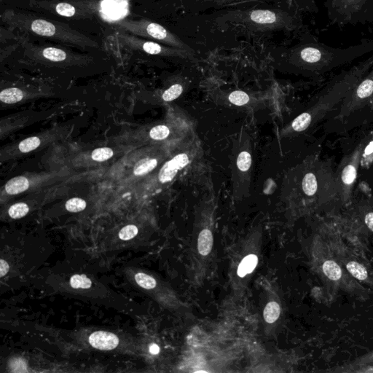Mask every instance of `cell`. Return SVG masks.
I'll use <instances>...</instances> for the list:
<instances>
[{
  "instance_id": "1",
  "label": "cell",
  "mask_w": 373,
  "mask_h": 373,
  "mask_svg": "<svg viewBox=\"0 0 373 373\" xmlns=\"http://www.w3.org/2000/svg\"><path fill=\"white\" fill-rule=\"evenodd\" d=\"M373 66L372 56L358 66L335 78L309 108L280 130V137H291L303 133L318 123L335 106L343 101Z\"/></svg>"
},
{
  "instance_id": "2",
  "label": "cell",
  "mask_w": 373,
  "mask_h": 373,
  "mask_svg": "<svg viewBox=\"0 0 373 373\" xmlns=\"http://www.w3.org/2000/svg\"><path fill=\"white\" fill-rule=\"evenodd\" d=\"M373 50V41L348 49H335L313 42L293 49L290 55V62L302 72L319 75L349 63Z\"/></svg>"
},
{
  "instance_id": "3",
  "label": "cell",
  "mask_w": 373,
  "mask_h": 373,
  "mask_svg": "<svg viewBox=\"0 0 373 373\" xmlns=\"http://www.w3.org/2000/svg\"><path fill=\"white\" fill-rule=\"evenodd\" d=\"M2 21L12 30L37 37L52 39L65 44L82 49H98L95 40L74 30L69 25L50 21L30 14L6 10L2 14Z\"/></svg>"
},
{
  "instance_id": "4",
  "label": "cell",
  "mask_w": 373,
  "mask_h": 373,
  "mask_svg": "<svg viewBox=\"0 0 373 373\" xmlns=\"http://www.w3.org/2000/svg\"><path fill=\"white\" fill-rule=\"evenodd\" d=\"M203 157L202 144L195 130L174 145L152 180L154 188H161L194 172L193 170L201 165Z\"/></svg>"
},
{
  "instance_id": "5",
  "label": "cell",
  "mask_w": 373,
  "mask_h": 373,
  "mask_svg": "<svg viewBox=\"0 0 373 373\" xmlns=\"http://www.w3.org/2000/svg\"><path fill=\"white\" fill-rule=\"evenodd\" d=\"M253 164L252 137L249 132L242 128L235 137L230 155L232 193L235 198H244L249 195Z\"/></svg>"
},
{
  "instance_id": "6",
  "label": "cell",
  "mask_w": 373,
  "mask_h": 373,
  "mask_svg": "<svg viewBox=\"0 0 373 373\" xmlns=\"http://www.w3.org/2000/svg\"><path fill=\"white\" fill-rule=\"evenodd\" d=\"M322 175L313 160H307L286 174L281 193L289 202L313 199L323 193Z\"/></svg>"
},
{
  "instance_id": "7",
  "label": "cell",
  "mask_w": 373,
  "mask_h": 373,
  "mask_svg": "<svg viewBox=\"0 0 373 373\" xmlns=\"http://www.w3.org/2000/svg\"><path fill=\"white\" fill-rule=\"evenodd\" d=\"M225 21L242 26L254 32L292 30L296 27L292 16L279 10H251L230 11L222 17Z\"/></svg>"
},
{
  "instance_id": "8",
  "label": "cell",
  "mask_w": 373,
  "mask_h": 373,
  "mask_svg": "<svg viewBox=\"0 0 373 373\" xmlns=\"http://www.w3.org/2000/svg\"><path fill=\"white\" fill-rule=\"evenodd\" d=\"M21 46L24 56L28 60L42 65L66 67L84 66L93 62L91 56L78 54L54 46H37L27 40H22Z\"/></svg>"
},
{
  "instance_id": "9",
  "label": "cell",
  "mask_w": 373,
  "mask_h": 373,
  "mask_svg": "<svg viewBox=\"0 0 373 373\" xmlns=\"http://www.w3.org/2000/svg\"><path fill=\"white\" fill-rule=\"evenodd\" d=\"M115 28L139 37L149 39L170 47L194 53V50L185 44L178 36L158 23L146 19H120L113 24Z\"/></svg>"
},
{
  "instance_id": "10",
  "label": "cell",
  "mask_w": 373,
  "mask_h": 373,
  "mask_svg": "<svg viewBox=\"0 0 373 373\" xmlns=\"http://www.w3.org/2000/svg\"><path fill=\"white\" fill-rule=\"evenodd\" d=\"M325 7L339 24H373V0H325Z\"/></svg>"
},
{
  "instance_id": "11",
  "label": "cell",
  "mask_w": 373,
  "mask_h": 373,
  "mask_svg": "<svg viewBox=\"0 0 373 373\" xmlns=\"http://www.w3.org/2000/svg\"><path fill=\"white\" fill-rule=\"evenodd\" d=\"M209 97L218 105L243 111H257L265 107L266 96L241 90L224 91L217 88L208 89Z\"/></svg>"
},
{
  "instance_id": "12",
  "label": "cell",
  "mask_w": 373,
  "mask_h": 373,
  "mask_svg": "<svg viewBox=\"0 0 373 373\" xmlns=\"http://www.w3.org/2000/svg\"><path fill=\"white\" fill-rule=\"evenodd\" d=\"M114 37L120 46L130 50L143 52L152 56L179 58L182 59H194L195 58L194 53L170 47L152 40H144L121 30L116 32Z\"/></svg>"
},
{
  "instance_id": "13",
  "label": "cell",
  "mask_w": 373,
  "mask_h": 373,
  "mask_svg": "<svg viewBox=\"0 0 373 373\" xmlns=\"http://www.w3.org/2000/svg\"><path fill=\"white\" fill-rule=\"evenodd\" d=\"M365 146V142H361L351 155L345 157L334 176L337 193L342 201H348L351 197Z\"/></svg>"
},
{
  "instance_id": "14",
  "label": "cell",
  "mask_w": 373,
  "mask_h": 373,
  "mask_svg": "<svg viewBox=\"0 0 373 373\" xmlns=\"http://www.w3.org/2000/svg\"><path fill=\"white\" fill-rule=\"evenodd\" d=\"M66 131V129H65V127L57 128V129H51L44 133H39L35 136L27 138L16 145H11L2 149L1 152V161L3 162L11 158H16L19 155L44 147L49 144L59 140L62 136H65Z\"/></svg>"
},
{
  "instance_id": "15",
  "label": "cell",
  "mask_w": 373,
  "mask_h": 373,
  "mask_svg": "<svg viewBox=\"0 0 373 373\" xmlns=\"http://www.w3.org/2000/svg\"><path fill=\"white\" fill-rule=\"evenodd\" d=\"M32 8L46 11L59 16L72 19H86L95 16L97 8L82 2H55V1H30Z\"/></svg>"
},
{
  "instance_id": "16",
  "label": "cell",
  "mask_w": 373,
  "mask_h": 373,
  "mask_svg": "<svg viewBox=\"0 0 373 373\" xmlns=\"http://www.w3.org/2000/svg\"><path fill=\"white\" fill-rule=\"evenodd\" d=\"M373 95V69L356 85L341 106L340 117H346L367 104Z\"/></svg>"
},
{
  "instance_id": "17",
  "label": "cell",
  "mask_w": 373,
  "mask_h": 373,
  "mask_svg": "<svg viewBox=\"0 0 373 373\" xmlns=\"http://www.w3.org/2000/svg\"><path fill=\"white\" fill-rule=\"evenodd\" d=\"M190 85L191 81L185 77H173L164 88L154 94V100L158 104H169L182 97Z\"/></svg>"
},
{
  "instance_id": "18",
  "label": "cell",
  "mask_w": 373,
  "mask_h": 373,
  "mask_svg": "<svg viewBox=\"0 0 373 373\" xmlns=\"http://www.w3.org/2000/svg\"><path fill=\"white\" fill-rule=\"evenodd\" d=\"M89 343L97 349L109 351L117 348L119 344V338L112 332L105 331H97L90 335Z\"/></svg>"
},
{
  "instance_id": "19",
  "label": "cell",
  "mask_w": 373,
  "mask_h": 373,
  "mask_svg": "<svg viewBox=\"0 0 373 373\" xmlns=\"http://www.w3.org/2000/svg\"><path fill=\"white\" fill-rule=\"evenodd\" d=\"M32 180L26 176H18L8 181L2 188V193L8 195H16L28 191L32 185Z\"/></svg>"
},
{
  "instance_id": "20",
  "label": "cell",
  "mask_w": 373,
  "mask_h": 373,
  "mask_svg": "<svg viewBox=\"0 0 373 373\" xmlns=\"http://www.w3.org/2000/svg\"><path fill=\"white\" fill-rule=\"evenodd\" d=\"M29 98V95L24 90L18 88H10L2 90L0 94V99L5 104H16Z\"/></svg>"
},
{
  "instance_id": "21",
  "label": "cell",
  "mask_w": 373,
  "mask_h": 373,
  "mask_svg": "<svg viewBox=\"0 0 373 373\" xmlns=\"http://www.w3.org/2000/svg\"><path fill=\"white\" fill-rule=\"evenodd\" d=\"M214 239L212 233L209 229H204L200 233L198 240V252L203 256H207L212 249Z\"/></svg>"
},
{
  "instance_id": "22",
  "label": "cell",
  "mask_w": 373,
  "mask_h": 373,
  "mask_svg": "<svg viewBox=\"0 0 373 373\" xmlns=\"http://www.w3.org/2000/svg\"><path fill=\"white\" fill-rule=\"evenodd\" d=\"M322 271L324 274L332 281H338L342 278V269L335 261L329 259L324 262Z\"/></svg>"
},
{
  "instance_id": "23",
  "label": "cell",
  "mask_w": 373,
  "mask_h": 373,
  "mask_svg": "<svg viewBox=\"0 0 373 373\" xmlns=\"http://www.w3.org/2000/svg\"><path fill=\"white\" fill-rule=\"evenodd\" d=\"M258 262V258L256 255H249L245 257L238 268V275L240 277H243L246 274H250L256 268Z\"/></svg>"
},
{
  "instance_id": "24",
  "label": "cell",
  "mask_w": 373,
  "mask_h": 373,
  "mask_svg": "<svg viewBox=\"0 0 373 373\" xmlns=\"http://www.w3.org/2000/svg\"><path fill=\"white\" fill-rule=\"evenodd\" d=\"M345 268L348 272L358 280L365 281L368 278V273L366 268L355 261H348L345 264Z\"/></svg>"
},
{
  "instance_id": "25",
  "label": "cell",
  "mask_w": 373,
  "mask_h": 373,
  "mask_svg": "<svg viewBox=\"0 0 373 373\" xmlns=\"http://www.w3.org/2000/svg\"><path fill=\"white\" fill-rule=\"evenodd\" d=\"M281 308L279 305L276 302H270L264 309V319L268 323H274L279 318Z\"/></svg>"
},
{
  "instance_id": "26",
  "label": "cell",
  "mask_w": 373,
  "mask_h": 373,
  "mask_svg": "<svg viewBox=\"0 0 373 373\" xmlns=\"http://www.w3.org/2000/svg\"><path fill=\"white\" fill-rule=\"evenodd\" d=\"M114 152L110 147L97 148L91 152V158L95 162H104L111 159L114 156Z\"/></svg>"
},
{
  "instance_id": "27",
  "label": "cell",
  "mask_w": 373,
  "mask_h": 373,
  "mask_svg": "<svg viewBox=\"0 0 373 373\" xmlns=\"http://www.w3.org/2000/svg\"><path fill=\"white\" fill-rule=\"evenodd\" d=\"M30 211V207L26 203L20 202L14 204L10 207L8 214L14 220L25 217Z\"/></svg>"
},
{
  "instance_id": "28",
  "label": "cell",
  "mask_w": 373,
  "mask_h": 373,
  "mask_svg": "<svg viewBox=\"0 0 373 373\" xmlns=\"http://www.w3.org/2000/svg\"><path fill=\"white\" fill-rule=\"evenodd\" d=\"M135 281L138 285L145 290H152L157 285L156 280L144 273H138L135 275Z\"/></svg>"
},
{
  "instance_id": "29",
  "label": "cell",
  "mask_w": 373,
  "mask_h": 373,
  "mask_svg": "<svg viewBox=\"0 0 373 373\" xmlns=\"http://www.w3.org/2000/svg\"><path fill=\"white\" fill-rule=\"evenodd\" d=\"M71 287L74 289H82V290H87L91 288L92 286V281L89 278L85 275H74L71 277L70 281Z\"/></svg>"
},
{
  "instance_id": "30",
  "label": "cell",
  "mask_w": 373,
  "mask_h": 373,
  "mask_svg": "<svg viewBox=\"0 0 373 373\" xmlns=\"http://www.w3.org/2000/svg\"><path fill=\"white\" fill-rule=\"evenodd\" d=\"M86 201L80 198H73L68 200L65 204L66 210L69 212L78 213L86 208Z\"/></svg>"
},
{
  "instance_id": "31",
  "label": "cell",
  "mask_w": 373,
  "mask_h": 373,
  "mask_svg": "<svg viewBox=\"0 0 373 373\" xmlns=\"http://www.w3.org/2000/svg\"><path fill=\"white\" fill-rule=\"evenodd\" d=\"M359 213L364 226L373 233V209L362 207L360 208Z\"/></svg>"
},
{
  "instance_id": "32",
  "label": "cell",
  "mask_w": 373,
  "mask_h": 373,
  "mask_svg": "<svg viewBox=\"0 0 373 373\" xmlns=\"http://www.w3.org/2000/svg\"><path fill=\"white\" fill-rule=\"evenodd\" d=\"M138 227L133 225H129L123 227L119 232V238L123 241H129L133 239L138 234Z\"/></svg>"
},
{
  "instance_id": "33",
  "label": "cell",
  "mask_w": 373,
  "mask_h": 373,
  "mask_svg": "<svg viewBox=\"0 0 373 373\" xmlns=\"http://www.w3.org/2000/svg\"><path fill=\"white\" fill-rule=\"evenodd\" d=\"M11 368L14 372H27V364L21 358H15L11 362Z\"/></svg>"
},
{
  "instance_id": "34",
  "label": "cell",
  "mask_w": 373,
  "mask_h": 373,
  "mask_svg": "<svg viewBox=\"0 0 373 373\" xmlns=\"http://www.w3.org/2000/svg\"><path fill=\"white\" fill-rule=\"evenodd\" d=\"M10 267L8 262L4 259L0 260V276L3 277L8 274Z\"/></svg>"
},
{
  "instance_id": "35",
  "label": "cell",
  "mask_w": 373,
  "mask_h": 373,
  "mask_svg": "<svg viewBox=\"0 0 373 373\" xmlns=\"http://www.w3.org/2000/svg\"><path fill=\"white\" fill-rule=\"evenodd\" d=\"M149 352L152 354H158L160 352V348L156 344H152L149 346Z\"/></svg>"
},
{
  "instance_id": "36",
  "label": "cell",
  "mask_w": 373,
  "mask_h": 373,
  "mask_svg": "<svg viewBox=\"0 0 373 373\" xmlns=\"http://www.w3.org/2000/svg\"><path fill=\"white\" fill-rule=\"evenodd\" d=\"M220 1H226V0H220Z\"/></svg>"
}]
</instances>
